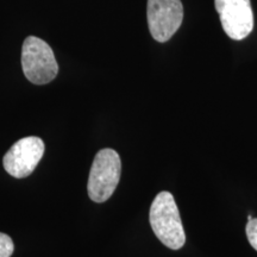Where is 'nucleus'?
Masks as SVG:
<instances>
[{
    "label": "nucleus",
    "instance_id": "nucleus-4",
    "mask_svg": "<svg viewBox=\"0 0 257 257\" xmlns=\"http://www.w3.org/2000/svg\"><path fill=\"white\" fill-rule=\"evenodd\" d=\"M147 16L153 38L165 43L181 27L184 8L181 0H148Z\"/></svg>",
    "mask_w": 257,
    "mask_h": 257
},
{
    "label": "nucleus",
    "instance_id": "nucleus-6",
    "mask_svg": "<svg viewBox=\"0 0 257 257\" xmlns=\"http://www.w3.org/2000/svg\"><path fill=\"white\" fill-rule=\"evenodd\" d=\"M225 34L234 41L244 40L253 29L250 0H214Z\"/></svg>",
    "mask_w": 257,
    "mask_h": 257
},
{
    "label": "nucleus",
    "instance_id": "nucleus-7",
    "mask_svg": "<svg viewBox=\"0 0 257 257\" xmlns=\"http://www.w3.org/2000/svg\"><path fill=\"white\" fill-rule=\"evenodd\" d=\"M14 250L15 245L11 237L6 233L0 232V257H11Z\"/></svg>",
    "mask_w": 257,
    "mask_h": 257
},
{
    "label": "nucleus",
    "instance_id": "nucleus-5",
    "mask_svg": "<svg viewBox=\"0 0 257 257\" xmlns=\"http://www.w3.org/2000/svg\"><path fill=\"white\" fill-rule=\"evenodd\" d=\"M44 142L40 137L29 136L16 142L5 154L3 163L10 175L17 179L32 174L44 155Z\"/></svg>",
    "mask_w": 257,
    "mask_h": 257
},
{
    "label": "nucleus",
    "instance_id": "nucleus-9",
    "mask_svg": "<svg viewBox=\"0 0 257 257\" xmlns=\"http://www.w3.org/2000/svg\"><path fill=\"white\" fill-rule=\"evenodd\" d=\"M252 219V216H251V214H249V216H248V220H251Z\"/></svg>",
    "mask_w": 257,
    "mask_h": 257
},
{
    "label": "nucleus",
    "instance_id": "nucleus-3",
    "mask_svg": "<svg viewBox=\"0 0 257 257\" xmlns=\"http://www.w3.org/2000/svg\"><path fill=\"white\" fill-rule=\"evenodd\" d=\"M22 68L25 78L35 85L49 83L59 73L53 49L47 42L35 36L25 38L22 48Z\"/></svg>",
    "mask_w": 257,
    "mask_h": 257
},
{
    "label": "nucleus",
    "instance_id": "nucleus-2",
    "mask_svg": "<svg viewBox=\"0 0 257 257\" xmlns=\"http://www.w3.org/2000/svg\"><path fill=\"white\" fill-rule=\"evenodd\" d=\"M121 161L118 153L110 148L96 154L88 176L87 192L91 200L105 202L111 198L120 180Z\"/></svg>",
    "mask_w": 257,
    "mask_h": 257
},
{
    "label": "nucleus",
    "instance_id": "nucleus-1",
    "mask_svg": "<svg viewBox=\"0 0 257 257\" xmlns=\"http://www.w3.org/2000/svg\"><path fill=\"white\" fill-rule=\"evenodd\" d=\"M149 220L154 233L167 248L179 250L185 245L184 225L172 193L163 191L156 195L150 207Z\"/></svg>",
    "mask_w": 257,
    "mask_h": 257
},
{
    "label": "nucleus",
    "instance_id": "nucleus-8",
    "mask_svg": "<svg viewBox=\"0 0 257 257\" xmlns=\"http://www.w3.org/2000/svg\"><path fill=\"white\" fill-rule=\"evenodd\" d=\"M245 232L250 245L257 251V218H252L251 220L248 221L245 227Z\"/></svg>",
    "mask_w": 257,
    "mask_h": 257
}]
</instances>
